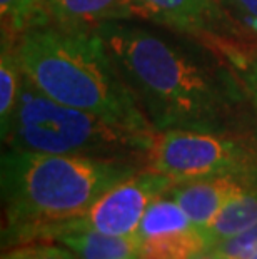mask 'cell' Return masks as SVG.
<instances>
[{
    "instance_id": "obj_1",
    "label": "cell",
    "mask_w": 257,
    "mask_h": 259,
    "mask_svg": "<svg viewBox=\"0 0 257 259\" xmlns=\"http://www.w3.org/2000/svg\"><path fill=\"white\" fill-rule=\"evenodd\" d=\"M97 32L157 132L239 127L255 112L236 70L205 42L140 20L107 22Z\"/></svg>"
},
{
    "instance_id": "obj_2",
    "label": "cell",
    "mask_w": 257,
    "mask_h": 259,
    "mask_svg": "<svg viewBox=\"0 0 257 259\" xmlns=\"http://www.w3.org/2000/svg\"><path fill=\"white\" fill-rule=\"evenodd\" d=\"M144 166L124 159L64 156L7 147L2 152V249L47 242L84 216L111 187Z\"/></svg>"
},
{
    "instance_id": "obj_3",
    "label": "cell",
    "mask_w": 257,
    "mask_h": 259,
    "mask_svg": "<svg viewBox=\"0 0 257 259\" xmlns=\"http://www.w3.org/2000/svg\"><path fill=\"white\" fill-rule=\"evenodd\" d=\"M17 49L24 74L54 101L144 134L157 132L97 29L47 22L27 30Z\"/></svg>"
},
{
    "instance_id": "obj_4",
    "label": "cell",
    "mask_w": 257,
    "mask_h": 259,
    "mask_svg": "<svg viewBox=\"0 0 257 259\" xmlns=\"http://www.w3.org/2000/svg\"><path fill=\"white\" fill-rule=\"evenodd\" d=\"M156 134V132H154ZM154 134L132 131L99 115L64 106L24 77L5 147L64 156L124 159L144 166Z\"/></svg>"
},
{
    "instance_id": "obj_5",
    "label": "cell",
    "mask_w": 257,
    "mask_h": 259,
    "mask_svg": "<svg viewBox=\"0 0 257 259\" xmlns=\"http://www.w3.org/2000/svg\"><path fill=\"white\" fill-rule=\"evenodd\" d=\"M144 167L187 183L226 174H257V127L250 124L221 131H159Z\"/></svg>"
},
{
    "instance_id": "obj_6",
    "label": "cell",
    "mask_w": 257,
    "mask_h": 259,
    "mask_svg": "<svg viewBox=\"0 0 257 259\" xmlns=\"http://www.w3.org/2000/svg\"><path fill=\"white\" fill-rule=\"evenodd\" d=\"M174 184L167 176L142 167L104 192L84 216L57 228L47 242H54L57 236L75 229H94L112 236H137L147 207L157 197L167 194Z\"/></svg>"
},
{
    "instance_id": "obj_7",
    "label": "cell",
    "mask_w": 257,
    "mask_h": 259,
    "mask_svg": "<svg viewBox=\"0 0 257 259\" xmlns=\"http://www.w3.org/2000/svg\"><path fill=\"white\" fill-rule=\"evenodd\" d=\"M139 259H197L211 251L204 231L164 194L147 207L139 231Z\"/></svg>"
},
{
    "instance_id": "obj_8",
    "label": "cell",
    "mask_w": 257,
    "mask_h": 259,
    "mask_svg": "<svg viewBox=\"0 0 257 259\" xmlns=\"http://www.w3.org/2000/svg\"><path fill=\"white\" fill-rule=\"evenodd\" d=\"M142 22L205 44L244 38L219 0H135Z\"/></svg>"
},
{
    "instance_id": "obj_9",
    "label": "cell",
    "mask_w": 257,
    "mask_h": 259,
    "mask_svg": "<svg viewBox=\"0 0 257 259\" xmlns=\"http://www.w3.org/2000/svg\"><path fill=\"white\" fill-rule=\"evenodd\" d=\"M257 186V174H226L174 184L169 196L204 229L219 211L240 194Z\"/></svg>"
},
{
    "instance_id": "obj_10",
    "label": "cell",
    "mask_w": 257,
    "mask_h": 259,
    "mask_svg": "<svg viewBox=\"0 0 257 259\" xmlns=\"http://www.w3.org/2000/svg\"><path fill=\"white\" fill-rule=\"evenodd\" d=\"M54 24L70 29H97L107 22L140 20L135 0H47Z\"/></svg>"
},
{
    "instance_id": "obj_11",
    "label": "cell",
    "mask_w": 257,
    "mask_h": 259,
    "mask_svg": "<svg viewBox=\"0 0 257 259\" xmlns=\"http://www.w3.org/2000/svg\"><path fill=\"white\" fill-rule=\"evenodd\" d=\"M54 242H60L79 259H130L139 254L137 236H112L94 229L67 231Z\"/></svg>"
},
{
    "instance_id": "obj_12",
    "label": "cell",
    "mask_w": 257,
    "mask_h": 259,
    "mask_svg": "<svg viewBox=\"0 0 257 259\" xmlns=\"http://www.w3.org/2000/svg\"><path fill=\"white\" fill-rule=\"evenodd\" d=\"M257 223V186L226 204L217 216L205 226L204 234L211 249L237 236Z\"/></svg>"
},
{
    "instance_id": "obj_13",
    "label": "cell",
    "mask_w": 257,
    "mask_h": 259,
    "mask_svg": "<svg viewBox=\"0 0 257 259\" xmlns=\"http://www.w3.org/2000/svg\"><path fill=\"white\" fill-rule=\"evenodd\" d=\"M17 42L19 40L2 37V54H0V132H2V141L7 137L10 125H12L25 77L20 64Z\"/></svg>"
},
{
    "instance_id": "obj_14",
    "label": "cell",
    "mask_w": 257,
    "mask_h": 259,
    "mask_svg": "<svg viewBox=\"0 0 257 259\" xmlns=\"http://www.w3.org/2000/svg\"><path fill=\"white\" fill-rule=\"evenodd\" d=\"M209 46L221 52L229 65L236 70L250 106L257 114V44L245 38H222Z\"/></svg>"
},
{
    "instance_id": "obj_15",
    "label": "cell",
    "mask_w": 257,
    "mask_h": 259,
    "mask_svg": "<svg viewBox=\"0 0 257 259\" xmlns=\"http://www.w3.org/2000/svg\"><path fill=\"white\" fill-rule=\"evenodd\" d=\"M2 37L19 40L32 27L47 24L50 14L47 0H0Z\"/></svg>"
},
{
    "instance_id": "obj_16",
    "label": "cell",
    "mask_w": 257,
    "mask_h": 259,
    "mask_svg": "<svg viewBox=\"0 0 257 259\" xmlns=\"http://www.w3.org/2000/svg\"><path fill=\"white\" fill-rule=\"evenodd\" d=\"M244 38L257 44V0H219Z\"/></svg>"
},
{
    "instance_id": "obj_17",
    "label": "cell",
    "mask_w": 257,
    "mask_h": 259,
    "mask_svg": "<svg viewBox=\"0 0 257 259\" xmlns=\"http://www.w3.org/2000/svg\"><path fill=\"white\" fill-rule=\"evenodd\" d=\"M222 259H257V223L247 231L212 247Z\"/></svg>"
},
{
    "instance_id": "obj_18",
    "label": "cell",
    "mask_w": 257,
    "mask_h": 259,
    "mask_svg": "<svg viewBox=\"0 0 257 259\" xmlns=\"http://www.w3.org/2000/svg\"><path fill=\"white\" fill-rule=\"evenodd\" d=\"M2 259H79L72 251L52 242H27L9 247L2 252Z\"/></svg>"
},
{
    "instance_id": "obj_19",
    "label": "cell",
    "mask_w": 257,
    "mask_h": 259,
    "mask_svg": "<svg viewBox=\"0 0 257 259\" xmlns=\"http://www.w3.org/2000/svg\"><path fill=\"white\" fill-rule=\"evenodd\" d=\"M197 259H222L219 254H216L214 251H207V252H204L202 256H199Z\"/></svg>"
},
{
    "instance_id": "obj_20",
    "label": "cell",
    "mask_w": 257,
    "mask_h": 259,
    "mask_svg": "<svg viewBox=\"0 0 257 259\" xmlns=\"http://www.w3.org/2000/svg\"><path fill=\"white\" fill-rule=\"evenodd\" d=\"M130 259H139V256H135V257H130Z\"/></svg>"
}]
</instances>
